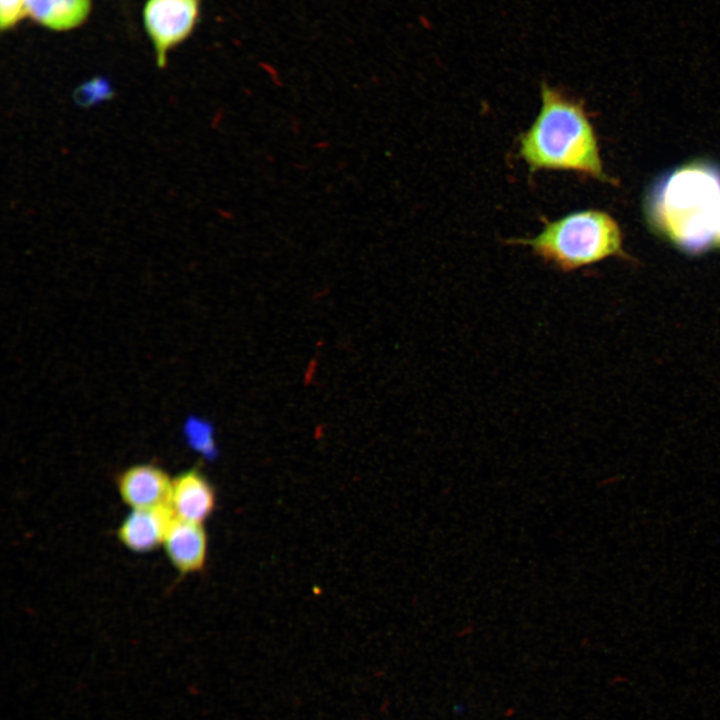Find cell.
<instances>
[{"mask_svg": "<svg viewBox=\"0 0 720 720\" xmlns=\"http://www.w3.org/2000/svg\"><path fill=\"white\" fill-rule=\"evenodd\" d=\"M518 152L532 172L571 171L609 181L583 104L546 83L541 86L540 110L519 137Z\"/></svg>", "mask_w": 720, "mask_h": 720, "instance_id": "6da1fadb", "label": "cell"}, {"mask_svg": "<svg viewBox=\"0 0 720 720\" xmlns=\"http://www.w3.org/2000/svg\"><path fill=\"white\" fill-rule=\"evenodd\" d=\"M664 184L653 207L663 234L687 251L720 247V177L695 164L677 170Z\"/></svg>", "mask_w": 720, "mask_h": 720, "instance_id": "7a4b0ae2", "label": "cell"}, {"mask_svg": "<svg viewBox=\"0 0 720 720\" xmlns=\"http://www.w3.org/2000/svg\"><path fill=\"white\" fill-rule=\"evenodd\" d=\"M509 243L530 247L545 264L562 272H572L609 257H626L617 221L596 209L575 211L545 221L535 237L513 239Z\"/></svg>", "mask_w": 720, "mask_h": 720, "instance_id": "3957f363", "label": "cell"}, {"mask_svg": "<svg viewBox=\"0 0 720 720\" xmlns=\"http://www.w3.org/2000/svg\"><path fill=\"white\" fill-rule=\"evenodd\" d=\"M198 14L199 0L147 1L144 7V24L160 68L166 64L169 50L191 33Z\"/></svg>", "mask_w": 720, "mask_h": 720, "instance_id": "277c9868", "label": "cell"}, {"mask_svg": "<svg viewBox=\"0 0 720 720\" xmlns=\"http://www.w3.org/2000/svg\"><path fill=\"white\" fill-rule=\"evenodd\" d=\"M172 481L154 464H136L119 475L117 488L122 501L132 510L155 508L169 506Z\"/></svg>", "mask_w": 720, "mask_h": 720, "instance_id": "5b68a950", "label": "cell"}, {"mask_svg": "<svg viewBox=\"0 0 720 720\" xmlns=\"http://www.w3.org/2000/svg\"><path fill=\"white\" fill-rule=\"evenodd\" d=\"M174 518L169 506L134 509L120 524L117 536L133 552H150L163 545Z\"/></svg>", "mask_w": 720, "mask_h": 720, "instance_id": "8992f818", "label": "cell"}, {"mask_svg": "<svg viewBox=\"0 0 720 720\" xmlns=\"http://www.w3.org/2000/svg\"><path fill=\"white\" fill-rule=\"evenodd\" d=\"M169 506L178 519L202 523L215 507V491L196 469L179 474L172 481Z\"/></svg>", "mask_w": 720, "mask_h": 720, "instance_id": "52a82bcc", "label": "cell"}, {"mask_svg": "<svg viewBox=\"0 0 720 720\" xmlns=\"http://www.w3.org/2000/svg\"><path fill=\"white\" fill-rule=\"evenodd\" d=\"M163 547L174 568L183 574L201 570L206 562L208 540L202 523L174 518Z\"/></svg>", "mask_w": 720, "mask_h": 720, "instance_id": "ba28073f", "label": "cell"}, {"mask_svg": "<svg viewBox=\"0 0 720 720\" xmlns=\"http://www.w3.org/2000/svg\"><path fill=\"white\" fill-rule=\"evenodd\" d=\"M90 8L91 0H24V14L57 31L83 23Z\"/></svg>", "mask_w": 720, "mask_h": 720, "instance_id": "9c48e42d", "label": "cell"}, {"mask_svg": "<svg viewBox=\"0 0 720 720\" xmlns=\"http://www.w3.org/2000/svg\"><path fill=\"white\" fill-rule=\"evenodd\" d=\"M114 95V90L106 79L94 77L74 91L73 99L77 105L89 108L98 103L111 100Z\"/></svg>", "mask_w": 720, "mask_h": 720, "instance_id": "30bf717a", "label": "cell"}, {"mask_svg": "<svg viewBox=\"0 0 720 720\" xmlns=\"http://www.w3.org/2000/svg\"><path fill=\"white\" fill-rule=\"evenodd\" d=\"M24 14V0H0V26L6 30L14 26Z\"/></svg>", "mask_w": 720, "mask_h": 720, "instance_id": "8fae6325", "label": "cell"}]
</instances>
